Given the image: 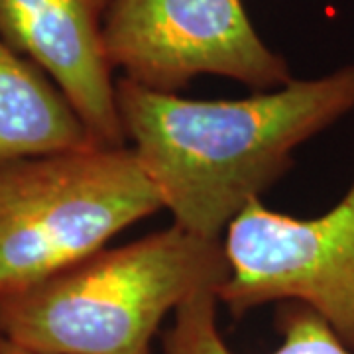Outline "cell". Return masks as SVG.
Wrapping results in <instances>:
<instances>
[{
  "instance_id": "obj_1",
  "label": "cell",
  "mask_w": 354,
  "mask_h": 354,
  "mask_svg": "<svg viewBox=\"0 0 354 354\" xmlns=\"http://www.w3.org/2000/svg\"><path fill=\"white\" fill-rule=\"evenodd\" d=\"M124 140L174 225L223 241L293 152L354 109V65L234 101H197L116 79Z\"/></svg>"
},
{
  "instance_id": "obj_2",
  "label": "cell",
  "mask_w": 354,
  "mask_h": 354,
  "mask_svg": "<svg viewBox=\"0 0 354 354\" xmlns=\"http://www.w3.org/2000/svg\"><path fill=\"white\" fill-rule=\"evenodd\" d=\"M228 278L223 241L177 225L0 297V339L39 354H152L167 313Z\"/></svg>"
},
{
  "instance_id": "obj_3",
  "label": "cell",
  "mask_w": 354,
  "mask_h": 354,
  "mask_svg": "<svg viewBox=\"0 0 354 354\" xmlns=\"http://www.w3.org/2000/svg\"><path fill=\"white\" fill-rule=\"evenodd\" d=\"M164 209L128 146H88L0 165V297L106 248Z\"/></svg>"
},
{
  "instance_id": "obj_4",
  "label": "cell",
  "mask_w": 354,
  "mask_h": 354,
  "mask_svg": "<svg viewBox=\"0 0 354 354\" xmlns=\"http://www.w3.org/2000/svg\"><path fill=\"white\" fill-rule=\"evenodd\" d=\"M228 278L216 293L234 319L266 304H304L354 348V181L311 218L250 201L223 236Z\"/></svg>"
},
{
  "instance_id": "obj_5",
  "label": "cell",
  "mask_w": 354,
  "mask_h": 354,
  "mask_svg": "<svg viewBox=\"0 0 354 354\" xmlns=\"http://www.w3.org/2000/svg\"><path fill=\"white\" fill-rule=\"evenodd\" d=\"M102 46L113 71L160 93H179L199 75L227 77L254 91L293 79L242 0H109Z\"/></svg>"
},
{
  "instance_id": "obj_6",
  "label": "cell",
  "mask_w": 354,
  "mask_h": 354,
  "mask_svg": "<svg viewBox=\"0 0 354 354\" xmlns=\"http://www.w3.org/2000/svg\"><path fill=\"white\" fill-rule=\"evenodd\" d=\"M109 0H0V38L62 88L101 146H127L102 46Z\"/></svg>"
},
{
  "instance_id": "obj_7",
  "label": "cell",
  "mask_w": 354,
  "mask_h": 354,
  "mask_svg": "<svg viewBox=\"0 0 354 354\" xmlns=\"http://www.w3.org/2000/svg\"><path fill=\"white\" fill-rule=\"evenodd\" d=\"M88 146L97 142L62 88L0 38V165Z\"/></svg>"
},
{
  "instance_id": "obj_8",
  "label": "cell",
  "mask_w": 354,
  "mask_h": 354,
  "mask_svg": "<svg viewBox=\"0 0 354 354\" xmlns=\"http://www.w3.org/2000/svg\"><path fill=\"white\" fill-rule=\"evenodd\" d=\"M216 291L195 293L177 309L165 330L164 354H236L228 346L216 323ZM276 329L279 344L270 354H354L329 323L304 304L279 305Z\"/></svg>"
},
{
  "instance_id": "obj_9",
  "label": "cell",
  "mask_w": 354,
  "mask_h": 354,
  "mask_svg": "<svg viewBox=\"0 0 354 354\" xmlns=\"http://www.w3.org/2000/svg\"><path fill=\"white\" fill-rule=\"evenodd\" d=\"M0 354H39L34 353V351H28L24 346H18V344H14V342L4 341V339H0Z\"/></svg>"
}]
</instances>
